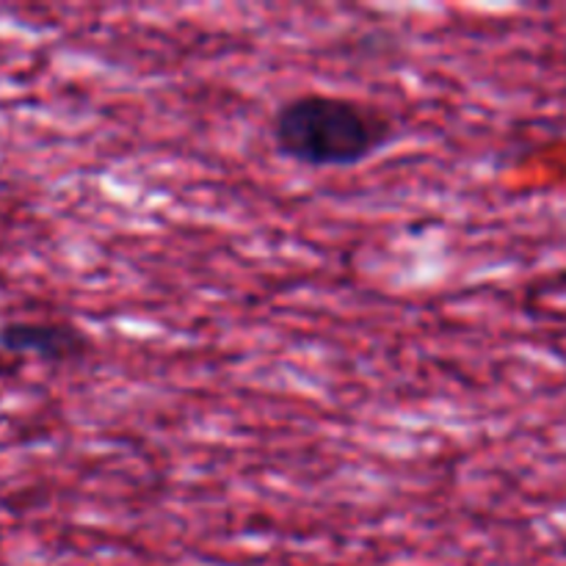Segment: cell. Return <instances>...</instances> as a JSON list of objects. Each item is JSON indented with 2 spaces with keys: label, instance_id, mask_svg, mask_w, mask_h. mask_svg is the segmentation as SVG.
<instances>
[{
  "label": "cell",
  "instance_id": "6da1fadb",
  "mask_svg": "<svg viewBox=\"0 0 566 566\" xmlns=\"http://www.w3.org/2000/svg\"><path fill=\"white\" fill-rule=\"evenodd\" d=\"M271 142L282 158L307 169H354L396 142V119L365 99L302 92L274 111Z\"/></svg>",
  "mask_w": 566,
  "mask_h": 566
},
{
  "label": "cell",
  "instance_id": "7a4b0ae2",
  "mask_svg": "<svg viewBox=\"0 0 566 566\" xmlns=\"http://www.w3.org/2000/svg\"><path fill=\"white\" fill-rule=\"evenodd\" d=\"M0 352L6 357H31L48 365L83 363L94 354L86 329L66 318H17L0 324Z\"/></svg>",
  "mask_w": 566,
  "mask_h": 566
}]
</instances>
